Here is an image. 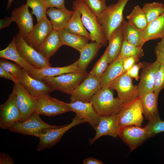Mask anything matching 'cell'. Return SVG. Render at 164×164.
<instances>
[{
	"mask_svg": "<svg viewBox=\"0 0 164 164\" xmlns=\"http://www.w3.org/2000/svg\"><path fill=\"white\" fill-rule=\"evenodd\" d=\"M129 0H118L116 3L107 6L97 17L103 36L108 41L112 32L124 20L123 11Z\"/></svg>",
	"mask_w": 164,
	"mask_h": 164,
	"instance_id": "6da1fadb",
	"label": "cell"
},
{
	"mask_svg": "<svg viewBox=\"0 0 164 164\" xmlns=\"http://www.w3.org/2000/svg\"><path fill=\"white\" fill-rule=\"evenodd\" d=\"M90 102L100 116L117 114L123 104L118 97H114L112 89L107 87L98 90L92 97Z\"/></svg>",
	"mask_w": 164,
	"mask_h": 164,
	"instance_id": "7a4b0ae2",
	"label": "cell"
},
{
	"mask_svg": "<svg viewBox=\"0 0 164 164\" xmlns=\"http://www.w3.org/2000/svg\"><path fill=\"white\" fill-rule=\"evenodd\" d=\"M73 9H78L81 14L82 23L90 34L91 40L102 46H105L108 41L104 37L97 17L91 11L83 0H76L73 3Z\"/></svg>",
	"mask_w": 164,
	"mask_h": 164,
	"instance_id": "3957f363",
	"label": "cell"
},
{
	"mask_svg": "<svg viewBox=\"0 0 164 164\" xmlns=\"http://www.w3.org/2000/svg\"><path fill=\"white\" fill-rule=\"evenodd\" d=\"M61 126L49 125L44 122L36 112L26 120L14 123L9 128L10 131L21 134L38 138L50 128Z\"/></svg>",
	"mask_w": 164,
	"mask_h": 164,
	"instance_id": "277c9868",
	"label": "cell"
},
{
	"mask_svg": "<svg viewBox=\"0 0 164 164\" xmlns=\"http://www.w3.org/2000/svg\"><path fill=\"white\" fill-rule=\"evenodd\" d=\"M88 75L87 72L69 73L45 78L41 80L53 91L70 94Z\"/></svg>",
	"mask_w": 164,
	"mask_h": 164,
	"instance_id": "5b68a950",
	"label": "cell"
},
{
	"mask_svg": "<svg viewBox=\"0 0 164 164\" xmlns=\"http://www.w3.org/2000/svg\"><path fill=\"white\" fill-rule=\"evenodd\" d=\"M143 114L140 97L123 103L117 114L120 127L132 125L142 127Z\"/></svg>",
	"mask_w": 164,
	"mask_h": 164,
	"instance_id": "8992f818",
	"label": "cell"
},
{
	"mask_svg": "<svg viewBox=\"0 0 164 164\" xmlns=\"http://www.w3.org/2000/svg\"><path fill=\"white\" fill-rule=\"evenodd\" d=\"M85 122L76 115L70 123L59 128L49 129L46 133L38 137L39 142L37 146V151H42L52 148L60 141L67 131L76 125Z\"/></svg>",
	"mask_w": 164,
	"mask_h": 164,
	"instance_id": "52a82bcc",
	"label": "cell"
},
{
	"mask_svg": "<svg viewBox=\"0 0 164 164\" xmlns=\"http://www.w3.org/2000/svg\"><path fill=\"white\" fill-rule=\"evenodd\" d=\"M15 37L17 49L26 62L37 69L51 67L49 61L29 45L20 32Z\"/></svg>",
	"mask_w": 164,
	"mask_h": 164,
	"instance_id": "ba28073f",
	"label": "cell"
},
{
	"mask_svg": "<svg viewBox=\"0 0 164 164\" xmlns=\"http://www.w3.org/2000/svg\"><path fill=\"white\" fill-rule=\"evenodd\" d=\"M22 121L20 111L16 104L15 88L6 101L0 106V127L9 129L14 123Z\"/></svg>",
	"mask_w": 164,
	"mask_h": 164,
	"instance_id": "9c48e42d",
	"label": "cell"
},
{
	"mask_svg": "<svg viewBox=\"0 0 164 164\" xmlns=\"http://www.w3.org/2000/svg\"><path fill=\"white\" fill-rule=\"evenodd\" d=\"M37 98L36 112L39 115L52 117L71 111L68 103L53 97L49 94Z\"/></svg>",
	"mask_w": 164,
	"mask_h": 164,
	"instance_id": "30bf717a",
	"label": "cell"
},
{
	"mask_svg": "<svg viewBox=\"0 0 164 164\" xmlns=\"http://www.w3.org/2000/svg\"><path fill=\"white\" fill-rule=\"evenodd\" d=\"M105 87L115 90L117 92L118 97L123 103L129 102L138 97L137 85H134L132 78L125 73L116 78Z\"/></svg>",
	"mask_w": 164,
	"mask_h": 164,
	"instance_id": "8fae6325",
	"label": "cell"
},
{
	"mask_svg": "<svg viewBox=\"0 0 164 164\" xmlns=\"http://www.w3.org/2000/svg\"><path fill=\"white\" fill-rule=\"evenodd\" d=\"M118 136L129 147L130 151L138 148L144 141L152 137L148 129L135 125L120 128Z\"/></svg>",
	"mask_w": 164,
	"mask_h": 164,
	"instance_id": "7c38bea8",
	"label": "cell"
},
{
	"mask_svg": "<svg viewBox=\"0 0 164 164\" xmlns=\"http://www.w3.org/2000/svg\"><path fill=\"white\" fill-rule=\"evenodd\" d=\"M14 84L16 96V104L21 114L22 121L29 118L36 112L37 98L29 94L19 83Z\"/></svg>",
	"mask_w": 164,
	"mask_h": 164,
	"instance_id": "4fadbf2b",
	"label": "cell"
},
{
	"mask_svg": "<svg viewBox=\"0 0 164 164\" xmlns=\"http://www.w3.org/2000/svg\"><path fill=\"white\" fill-rule=\"evenodd\" d=\"M100 89V80L87 75L70 94V102H90L92 97Z\"/></svg>",
	"mask_w": 164,
	"mask_h": 164,
	"instance_id": "5bb4252c",
	"label": "cell"
},
{
	"mask_svg": "<svg viewBox=\"0 0 164 164\" xmlns=\"http://www.w3.org/2000/svg\"><path fill=\"white\" fill-rule=\"evenodd\" d=\"M160 64L156 61L152 63L145 62L137 85L138 97L154 92L155 74Z\"/></svg>",
	"mask_w": 164,
	"mask_h": 164,
	"instance_id": "9a60e30c",
	"label": "cell"
},
{
	"mask_svg": "<svg viewBox=\"0 0 164 164\" xmlns=\"http://www.w3.org/2000/svg\"><path fill=\"white\" fill-rule=\"evenodd\" d=\"M18 82L30 95L37 97L49 94L53 91L43 81L31 77L28 72L22 69L20 74L17 77Z\"/></svg>",
	"mask_w": 164,
	"mask_h": 164,
	"instance_id": "2e32d148",
	"label": "cell"
},
{
	"mask_svg": "<svg viewBox=\"0 0 164 164\" xmlns=\"http://www.w3.org/2000/svg\"><path fill=\"white\" fill-rule=\"evenodd\" d=\"M14 22L17 24L20 32L25 40L32 32L34 25L33 19L26 4L15 9L11 14Z\"/></svg>",
	"mask_w": 164,
	"mask_h": 164,
	"instance_id": "e0dca14e",
	"label": "cell"
},
{
	"mask_svg": "<svg viewBox=\"0 0 164 164\" xmlns=\"http://www.w3.org/2000/svg\"><path fill=\"white\" fill-rule=\"evenodd\" d=\"M120 128L117 114L100 116L99 123L94 128L96 134L94 137L91 140V144H93L97 139L104 135H108L113 138L117 137Z\"/></svg>",
	"mask_w": 164,
	"mask_h": 164,
	"instance_id": "ac0fdd59",
	"label": "cell"
},
{
	"mask_svg": "<svg viewBox=\"0 0 164 164\" xmlns=\"http://www.w3.org/2000/svg\"><path fill=\"white\" fill-rule=\"evenodd\" d=\"M53 30L50 21L46 16L34 25L32 32L25 41L36 50Z\"/></svg>",
	"mask_w": 164,
	"mask_h": 164,
	"instance_id": "d6986e66",
	"label": "cell"
},
{
	"mask_svg": "<svg viewBox=\"0 0 164 164\" xmlns=\"http://www.w3.org/2000/svg\"><path fill=\"white\" fill-rule=\"evenodd\" d=\"M71 111L87 122L94 129L99 121L100 116L94 109L91 102L77 101L68 103Z\"/></svg>",
	"mask_w": 164,
	"mask_h": 164,
	"instance_id": "ffe728a7",
	"label": "cell"
},
{
	"mask_svg": "<svg viewBox=\"0 0 164 164\" xmlns=\"http://www.w3.org/2000/svg\"><path fill=\"white\" fill-rule=\"evenodd\" d=\"M77 60L73 64L65 67H49L39 69L35 68L31 71L28 72L32 77L42 80L45 78L55 77L64 73L81 72L77 67Z\"/></svg>",
	"mask_w": 164,
	"mask_h": 164,
	"instance_id": "44dd1931",
	"label": "cell"
},
{
	"mask_svg": "<svg viewBox=\"0 0 164 164\" xmlns=\"http://www.w3.org/2000/svg\"><path fill=\"white\" fill-rule=\"evenodd\" d=\"M158 95L159 94L152 92L140 97L143 114L149 121L160 119L158 108Z\"/></svg>",
	"mask_w": 164,
	"mask_h": 164,
	"instance_id": "7402d4cb",
	"label": "cell"
},
{
	"mask_svg": "<svg viewBox=\"0 0 164 164\" xmlns=\"http://www.w3.org/2000/svg\"><path fill=\"white\" fill-rule=\"evenodd\" d=\"M73 12V10L70 11L66 8L51 7L47 9L46 15L50 18L53 29L59 31L65 29Z\"/></svg>",
	"mask_w": 164,
	"mask_h": 164,
	"instance_id": "603a6c76",
	"label": "cell"
},
{
	"mask_svg": "<svg viewBox=\"0 0 164 164\" xmlns=\"http://www.w3.org/2000/svg\"><path fill=\"white\" fill-rule=\"evenodd\" d=\"M63 45L59 32L53 29L36 50L49 61L50 57Z\"/></svg>",
	"mask_w": 164,
	"mask_h": 164,
	"instance_id": "cb8c5ba5",
	"label": "cell"
},
{
	"mask_svg": "<svg viewBox=\"0 0 164 164\" xmlns=\"http://www.w3.org/2000/svg\"><path fill=\"white\" fill-rule=\"evenodd\" d=\"M123 22L112 32L108 39L107 48L109 63L115 60L120 52L124 40Z\"/></svg>",
	"mask_w": 164,
	"mask_h": 164,
	"instance_id": "d4e9b609",
	"label": "cell"
},
{
	"mask_svg": "<svg viewBox=\"0 0 164 164\" xmlns=\"http://www.w3.org/2000/svg\"><path fill=\"white\" fill-rule=\"evenodd\" d=\"M0 57L14 61L28 72L31 71L35 68L26 62L19 52L16 45L15 36L8 46L0 51Z\"/></svg>",
	"mask_w": 164,
	"mask_h": 164,
	"instance_id": "484cf974",
	"label": "cell"
},
{
	"mask_svg": "<svg viewBox=\"0 0 164 164\" xmlns=\"http://www.w3.org/2000/svg\"><path fill=\"white\" fill-rule=\"evenodd\" d=\"M101 46L97 42L92 41L87 44L80 52V56L77 60V66L81 72H87L88 65L96 56Z\"/></svg>",
	"mask_w": 164,
	"mask_h": 164,
	"instance_id": "4316f807",
	"label": "cell"
},
{
	"mask_svg": "<svg viewBox=\"0 0 164 164\" xmlns=\"http://www.w3.org/2000/svg\"><path fill=\"white\" fill-rule=\"evenodd\" d=\"M125 58L119 55L110 63L100 79L101 88L122 74L123 63Z\"/></svg>",
	"mask_w": 164,
	"mask_h": 164,
	"instance_id": "83f0119b",
	"label": "cell"
},
{
	"mask_svg": "<svg viewBox=\"0 0 164 164\" xmlns=\"http://www.w3.org/2000/svg\"><path fill=\"white\" fill-rule=\"evenodd\" d=\"M142 32L146 42L164 38V13L148 24Z\"/></svg>",
	"mask_w": 164,
	"mask_h": 164,
	"instance_id": "f1b7e54d",
	"label": "cell"
},
{
	"mask_svg": "<svg viewBox=\"0 0 164 164\" xmlns=\"http://www.w3.org/2000/svg\"><path fill=\"white\" fill-rule=\"evenodd\" d=\"M124 40L131 44L142 47L146 42L142 31L137 28L128 21L123 22Z\"/></svg>",
	"mask_w": 164,
	"mask_h": 164,
	"instance_id": "f546056e",
	"label": "cell"
},
{
	"mask_svg": "<svg viewBox=\"0 0 164 164\" xmlns=\"http://www.w3.org/2000/svg\"><path fill=\"white\" fill-rule=\"evenodd\" d=\"M73 9V14L64 29L70 33L83 36L91 40L90 34L82 21L81 13L77 9Z\"/></svg>",
	"mask_w": 164,
	"mask_h": 164,
	"instance_id": "4dcf8cb0",
	"label": "cell"
},
{
	"mask_svg": "<svg viewBox=\"0 0 164 164\" xmlns=\"http://www.w3.org/2000/svg\"><path fill=\"white\" fill-rule=\"evenodd\" d=\"M59 32L63 45L71 47L79 52L89 40L84 36L70 33L64 29Z\"/></svg>",
	"mask_w": 164,
	"mask_h": 164,
	"instance_id": "1f68e13d",
	"label": "cell"
},
{
	"mask_svg": "<svg viewBox=\"0 0 164 164\" xmlns=\"http://www.w3.org/2000/svg\"><path fill=\"white\" fill-rule=\"evenodd\" d=\"M126 18L128 21L142 31L145 29L148 24L145 15L139 5L134 7L130 14L127 16Z\"/></svg>",
	"mask_w": 164,
	"mask_h": 164,
	"instance_id": "d6a6232c",
	"label": "cell"
},
{
	"mask_svg": "<svg viewBox=\"0 0 164 164\" xmlns=\"http://www.w3.org/2000/svg\"><path fill=\"white\" fill-rule=\"evenodd\" d=\"M142 9L146 16L148 24L164 13V5L159 2L145 3Z\"/></svg>",
	"mask_w": 164,
	"mask_h": 164,
	"instance_id": "836d02e7",
	"label": "cell"
},
{
	"mask_svg": "<svg viewBox=\"0 0 164 164\" xmlns=\"http://www.w3.org/2000/svg\"><path fill=\"white\" fill-rule=\"evenodd\" d=\"M26 4L32 9L31 14L36 16L37 22L46 16L45 0H27Z\"/></svg>",
	"mask_w": 164,
	"mask_h": 164,
	"instance_id": "e575fe53",
	"label": "cell"
},
{
	"mask_svg": "<svg viewBox=\"0 0 164 164\" xmlns=\"http://www.w3.org/2000/svg\"><path fill=\"white\" fill-rule=\"evenodd\" d=\"M119 55L125 58L134 56L140 59L144 54L142 47L133 45L124 40Z\"/></svg>",
	"mask_w": 164,
	"mask_h": 164,
	"instance_id": "d590c367",
	"label": "cell"
},
{
	"mask_svg": "<svg viewBox=\"0 0 164 164\" xmlns=\"http://www.w3.org/2000/svg\"><path fill=\"white\" fill-rule=\"evenodd\" d=\"M108 48H107L103 55L95 64L88 76L100 80L101 75L108 67Z\"/></svg>",
	"mask_w": 164,
	"mask_h": 164,
	"instance_id": "8d00e7d4",
	"label": "cell"
},
{
	"mask_svg": "<svg viewBox=\"0 0 164 164\" xmlns=\"http://www.w3.org/2000/svg\"><path fill=\"white\" fill-rule=\"evenodd\" d=\"M86 5L97 16L106 8V0H83Z\"/></svg>",
	"mask_w": 164,
	"mask_h": 164,
	"instance_id": "74e56055",
	"label": "cell"
},
{
	"mask_svg": "<svg viewBox=\"0 0 164 164\" xmlns=\"http://www.w3.org/2000/svg\"><path fill=\"white\" fill-rule=\"evenodd\" d=\"M0 67L17 78L20 74L22 70L17 64L2 59L0 60Z\"/></svg>",
	"mask_w": 164,
	"mask_h": 164,
	"instance_id": "f35d334b",
	"label": "cell"
},
{
	"mask_svg": "<svg viewBox=\"0 0 164 164\" xmlns=\"http://www.w3.org/2000/svg\"><path fill=\"white\" fill-rule=\"evenodd\" d=\"M164 89V64H161L155 74L154 92L159 94Z\"/></svg>",
	"mask_w": 164,
	"mask_h": 164,
	"instance_id": "ab89813d",
	"label": "cell"
},
{
	"mask_svg": "<svg viewBox=\"0 0 164 164\" xmlns=\"http://www.w3.org/2000/svg\"><path fill=\"white\" fill-rule=\"evenodd\" d=\"M145 127L148 129L152 136L164 132V121L161 119L154 121H149Z\"/></svg>",
	"mask_w": 164,
	"mask_h": 164,
	"instance_id": "60d3db41",
	"label": "cell"
},
{
	"mask_svg": "<svg viewBox=\"0 0 164 164\" xmlns=\"http://www.w3.org/2000/svg\"><path fill=\"white\" fill-rule=\"evenodd\" d=\"M155 47L156 61L160 64H164V38L161 39Z\"/></svg>",
	"mask_w": 164,
	"mask_h": 164,
	"instance_id": "b9f144b4",
	"label": "cell"
},
{
	"mask_svg": "<svg viewBox=\"0 0 164 164\" xmlns=\"http://www.w3.org/2000/svg\"><path fill=\"white\" fill-rule=\"evenodd\" d=\"M145 66V62H139L136 63L129 69L125 73L130 77L134 78L138 81L139 77L138 73L139 70Z\"/></svg>",
	"mask_w": 164,
	"mask_h": 164,
	"instance_id": "7bdbcfd3",
	"label": "cell"
},
{
	"mask_svg": "<svg viewBox=\"0 0 164 164\" xmlns=\"http://www.w3.org/2000/svg\"><path fill=\"white\" fill-rule=\"evenodd\" d=\"M139 59L137 57L134 56L125 58L123 63L122 74L125 73L132 66L137 63Z\"/></svg>",
	"mask_w": 164,
	"mask_h": 164,
	"instance_id": "ee69618b",
	"label": "cell"
},
{
	"mask_svg": "<svg viewBox=\"0 0 164 164\" xmlns=\"http://www.w3.org/2000/svg\"><path fill=\"white\" fill-rule=\"evenodd\" d=\"M47 9L51 7H56L57 9L66 8L65 0H45Z\"/></svg>",
	"mask_w": 164,
	"mask_h": 164,
	"instance_id": "f6af8a7d",
	"label": "cell"
},
{
	"mask_svg": "<svg viewBox=\"0 0 164 164\" xmlns=\"http://www.w3.org/2000/svg\"><path fill=\"white\" fill-rule=\"evenodd\" d=\"M0 77L6 79H9L12 81L14 83L18 82V79L10 73L4 70L0 67Z\"/></svg>",
	"mask_w": 164,
	"mask_h": 164,
	"instance_id": "bcb514c9",
	"label": "cell"
},
{
	"mask_svg": "<svg viewBox=\"0 0 164 164\" xmlns=\"http://www.w3.org/2000/svg\"><path fill=\"white\" fill-rule=\"evenodd\" d=\"M0 164H13L14 162L9 155L1 152L0 153Z\"/></svg>",
	"mask_w": 164,
	"mask_h": 164,
	"instance_id": "7dc6e473",
	"label": "cell"
},
{
	"mask_svg": "<svg viewBox=\"0 0 164 164\" xmlns=\"http://www.w3.org/2000/svg\"><path fill=\"white\" fill-rule=\"evenodd\" d=\"M14 22V19L12 17H5L0 20V29L9 26L11 23Z\"/></svg>",
	"mask_w": 164,
	"mask_h": 164,
	"instance_id": "c3c4849f",
	"label": "cell"
},
{
	"mask_svg": "<svg viewBox=\"0 0 164 164\" xmlns=\"http://www.w3.org/2000/svg\"><path fill=\"white\" fill-rule=\"evenodd\" d=\"M84 164H103L101 161L93 157H89L85 159L83 162Z\"/></svg>",
	"mask_w": 164,
	"mask_h": 164,
	"instance_id": "681fc988",
	"label": "cell"
},
{
	"mask_svg": "<svg viewBox=\"0 0 164 164\" xmlns=\"http://www.w3.org/2000/svg\"><path fill=\"white\" fill-rule=\"evenodd\" d=\"M14 0H8L7 5L6 7V9H9L11 7L12 4Z\"/></svg>",
	"mask_w": 164,
	"mask_h": 164,
	"instance_id": "f907efd6",
	"label": "cell"
}]
</instances>
